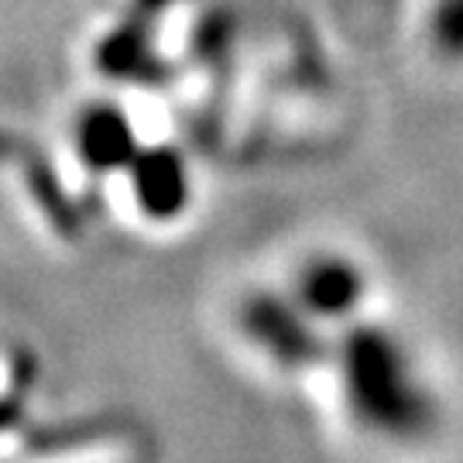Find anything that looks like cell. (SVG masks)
<instances>
[{"instance_id":"obj_2","label":"cell","mask_w":463,"mask_h":463,"mask_svg":"<svg viewBox=\"0 0 463 463\" xmlns=\"http://www.w3.org/2000/svg\"><path fill=\"white\" fill-rule=\"evenodd\" d=\"M250 330L281 364H316L323 357L319 333L281 298H258L250 306Z\"/></svg>"},{"instance_id":"obj_3","label":"cell","mask_w":463,"mask_h":463,"mask_svg":"<svg viewBox=\"0 0 463 463\" xmlns=\"http://www.w3.org/2000/svg\"><path fill=\"white\" fill-rule=\"evenodd\" d=\"M364 292L361 271L344 258H319L298 279V298L319 316L350 313Z\"/></svg>"},{"instance_id":"obj_1","label":"cell","mask_w":463,"mask_h":463,"mask_svg":"<svg viewBox=\"0 0 463 463\" xmlns=\"http://www.w3.org/2000/svg\"><path fill=\"white\" fill-rule=\"evenodd\" d=\"M340 350L350 405L371 430L395 439H415L432 430V398L412 381L402 347L388 333L357 326L344 336Z\"/></svg>"},{"instance_id":"obj_4","label":"cell","mask_w":463,"mask_h":463,"mask_svg":"<svg viewBox=\"0 0 463 463\" xmlns=\"http://www.w3.org/2000/svg\"><path fill=\"white\" fill-rule=\"evenodd\" d=\"M430 38L443 59L463 62V0H439L432 7Z\"/></svg>"}]
</instances>
